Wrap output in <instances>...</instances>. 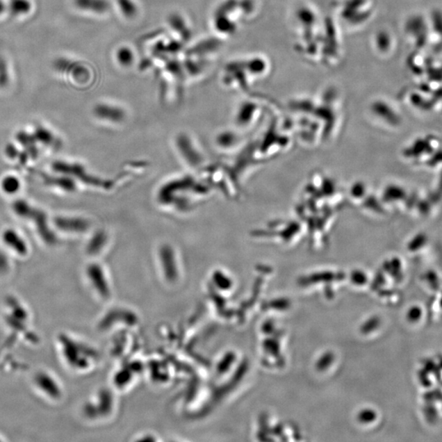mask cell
I'll list each match as a JSON object with an SVG mask.
<instances>
[{
    "label": "cell",
    "mask_w": 442,
    "mask_h": 442,
    "mask_svg": "<svg viewBox=\"0 0 442 442\" xmlns=\"http://www.w3.org/2000/svg\"><path fill=\"white\" fill-rule=\"evenodd\" d=\"M8 266V261L6 260V256L3 254L1 252H0V271L3 270H6Z\"/></svg>",
    "instance_id": "21"
},
{
    "label": "cell",
    "mask_w": 442,
    "mask_h": 442,
    "mask_svg": "<svg viewBox=\"0 0 442 442\" xmlns=\"http://www.w3.org/2000/svg\"><path fill=\"white\" fill-rule=\"evenodd\" d=\"M87 275H88L91 284L94 285L96 290L101 292V296H105V297L109 296L110 293V285L102 266L97 263L90 265L87 268Z\"/></svg>",
    "instance_id": "6"
},
{
    "label": "cell",
    "mask_w": 442,
    "mask_h": 442,
    "mask_svg": "<svg viewBox=\"0 0 442 442\" xmlns=\"http://www.w3.org/2000/svg\"><path fill=\"white\" fill-rule=\"evenodd\" d=\"M54 224L62 231L73 234L85 233L90 227L88 220L78 216H57Z\"/></svg>",
    "instance_id": "5"
},
{
    "label": "cell",
    "mask_w": 442,
    "mask_h": 442,
    "mask_svg": "<svg viewBox=\"0 0 442 442\" xmlns=\"http://www.w3.org/2000/svg\"><path fill=\"white\" fill-rule=\"evenodd\" d=\"M119 4L126 16L131 17L136 15V7L131 0H119Z\"/></svg>",
    "instance_id": "17"
},
{
    "label": "cell",
    "mask_w": 442,
    "mask_h": 442,
    "mask_svg": "<svg viewBox=\"0 0 442 442\" xmlns=\"http://www.w3.org/2000/svg\"><path fill=\"white\" fill-rule=\"evenodd\" d=\"M52 167L54 172L60 174H65V176L71 177L74 179H80L81 181L94 184V186H98L99 184L98 181L94 177L89 176L85 169L80 164L69 163L58 161V162L54 163Z\"/></svg>",
    "instance_id": "3"
},
{
    "label": "cell",
    "mask_w": 442,
    "mask_h": 442,
    "mask_svg": "<svg viewBox=\"0 0 442 442\" xmlns=\"http://www.w3.org/2000/svg\"><path fill=\"white\" fill-rule=\"evenodd\" d=\"M94 112L97 117L110 123H122L126 118L125 110L122 108L107 104L97 105Z\"/></svg>",
    "instance_id": "7"
},
{
    "label": "cell",
    "mask_w": 442,
    "mask_h": 442,
    "mask_svg": "<svg viewBox=\"0 0 442 442\" xmlns=\"http://www.w3.org/2000/svg\"><path fill=\"white\" fill-rule=\"evenodd\" d=\"M19 154V152L15 145H9L6 147V155L8 158L15 159Z\"/></svg>",
    "instance_id": "20"
},
{
    "label": "cell",
    "mask_w": 442,
    "mask_h": 442,
    "mask_svg": "<svg viewBox=\"0 0 442 442\" xmlns=\"http://www.w3.org/2000/svg\"><path fill=\"white\" fill-rule=\"evenodd\" d=\"M34 206H32L28 202L23 199H17L13 204V210L15 214L22 218L27 219Z\"/></svg>",
    "instance_id": "14"
},
{
    "label": "cell",
    "mask_w": 442,
    "mask_h": 442,
    "mask_svg": "<svg viewBox=\"0 0 442 442\" xmlns=\"http://www.w3.org/2000/svg\"><path fill=\"white\" fill-rule=\"evenodd\" d=\"M176 146L184 162L192 168H199L204 163V156L187 133H179L177 136Z\"/></svg>",
    "instance_id": "1"
},
{
    "label": "cell",
    "mask_w": 442,
    "mask_h": 442,
    "mask_svg": "<svg viewBox=\"0 0 442 442\" xmlns=\"http://www.w3.org/2000/svg\"><path fill=\"white\" fill-rule=\"evenodd\" d=\"M1 188L4 193L7 195H15L19 191L21 183L19 179L13 176H8L3 179L1 182Z\"/></svg>",
    "instance_id": "13"
},
{
    "label": "cell",
    "mask_w": 442,
    "mask_h": 442,
    "mask_svg": "<svg viewBox=\"0 0 442 442\" xmlns=\"http://www.w3.org/2000/svg\"><path fill=\"white\" fill-rule=\"evenodd\" d=\"M133 58V54L128 48L120 49L117 52L118 61L120 63L122 64L123 66L130 65V64L132 63Z\"/></svg>",
    "instance_id": "16"
},
{
    "label": "cell",
    "mask_w": 442,
    "mask_h": 442,
    "mask_svg": "<svg viewBox=\"0 0 442 442\" xmlns=\"http://www.w3.org/2000/svg\"><path fill=\"white\" fill-rule=\"evenodd\" d=\"M27 219L34 221L37 231H38L39 236L45 243L49 244V245H54V244L57 243V237L52 231V229H50L47 215L43 211L33 207Z\"/></svg>",
    "instance_id": "4"
},
{
    "label": "cell",
    "mask_w": 442,
    "mask_h": 442,
    "mask_svg": "<svg viewBox=\"0 0 442 442\" xmlns=\"http://www.w3.org/2000/svg\"><path fill=\"white\" fill-rule=\"evenodd\" d=\"M75 2L78 8L95 13H106L110 7L107 0H75Z\"/></svg>",
    "instance_id": "11"
},
{
    "label": "cell",
    "mask_w": 442,
    "mask_h": 442,
    "mask_svg": "<svg viewBox=\"0 0 442 442\" xmlns=\"http://www.w3.org/2000/svg\"><path fill=\"white\" fill-rule=\"evenodd\" d=\"M234 136L231 133H222L218 136V144L220 147H227L229 146H231L234 144Z\"/></svg>",
    "instance_id": "18"
},
{
    "label": "cell",
    "mask_w": 442,
    "mask_h": 442,
    "mask_svg": "<svg viewBox=\"0 0 442 442\" xmlns=\"http://www.w3.org/2000/svg\"><path fill=\"white\" fill-rule=\"evenodd\" d=\"M161 269L165 278L169 281L177 280L179 276V266L176 250L172 245L165 243L158 251Z\"/></svg>",
    "instance_id": "2"
},
{
    "label": "cell",
    "mask_w": 442,
    "mask_h": 442,
    "mask_svg": "<svg viewBox=\"0 0 442 442\" xmlns=\"http://www.w3.org/2000/svg\"><path fill=\"white\" fill-rule=\"evenodd\" d=\"M34 137L35 140L44 145H52L54 142V136L51 132L44 127L36 129Z\"/></svg>",
    "instance_id": "15"
},
{
    "label": "cell",
    "mask_w": 442,
    "mask_h": 442,
    "mask_svg": "<svg viewBox=\"0 0 442 442\" xmlns=\"http://www.w3.org/2000/svg\"><path fill=\"white\" fill-rule=\"evenodd\" d=\"M375 418L376 416L375 412H373L371 411H363L360 414V416H359V418H360V420L363 423L372 422L373 420H375Z\"/></svg>",
    "instance_id": "19"
},
{
    "label": "cell",
    "mask_w": 442,
    "mask_h": 442,
    "mask_svg": "<svg viewBox=\"0 0 442 442\" xmlns=\"http://www.w3.org/2000/svg\"><path fill=\"white\" fill-rule=\"evenodd\" d=\"M3 241L8 247L15 250L18 255L25 256L28 252L27 245L23 238L15 229H8L4 230L2 236Z\"/></svg>",
    "instance_id": "8"
},
{
    "label": "cell",
    "mask_w": 442,
    "mask_h": 442,
    "mask_svg": "<svg viewBox=\"0 0 442 442\" xmlns=\"http://www.w3.org/2000/svg\"><path fill=\"white\" fill-rule=\"evenodd\" d=\"M17 139L22 146L26 147L29 156L32 158H36L38 152L36 149L35 139L33 135L31 136L29 133L20 132L17 133Z\"/></svg>",
    "instance_id": "12"
},
{
    "label": "cell",
    "mask_w": 442,
    "mask_h": 442,
    "mask_svg": "<svg viewBox=\"0 0 442 442\" xmlns=\"http://www.w3.org/2000/svg\"><path fill=\"white\" fill-rule=\"evenodd\" d=\"M108 234L104 229L97 230L91 236L86 251L91 256H96L102 252L108 243Z\"/></svg>",
    "instance_id": "9"
},
{
    "label": "cell",
    "mask_w": 442,
    "mask_h": 442,
    "mask_svg": "<svg viewBox=\"0 0 442 442\" xmlns=\"http://www.w3.org/2000/svg\"><path fill=\"white\" fill-rule=\"evenodd\" d=\"M45 182L67 192H74L76 190L75 179L65 174H62L61 177H47L45 178Z\"/></svg>",
    "instance_id": "10"
}]
</instances>
